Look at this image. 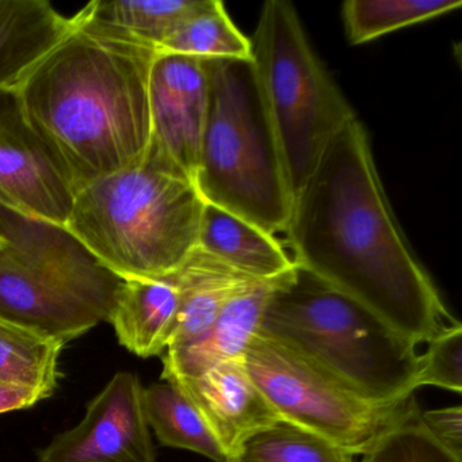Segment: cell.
<instances>
[{
  "instance_id": "obj_4",
  "label": "cell",
  "mask_w": 462,
  "mask_h": 462,
  "mask_svg": "<svg viewBox=\"0 0 462 462\" xmlns=\"http://www.w3.org/2000/svg\"><path fill=\"white\" fill-rule=\"evenodd\" d=\"M261 331L375 402L418 389V346L299 264L275 282Z\"/></svg>"
},
{
  "instance_id": "obj_23",
  "label": "cell",
  "mask_w": 462,
  "mask_h": 462,
  "mask_svg": "<svg viewBox=\"0 0 462 462\" xmlns=\"http://www.w3.org/2000/svg\"><path fill=\"white\" fill-rule=\"evenodd\" d=\"M234 462H356L329 440L280 421L245 442Z\"/></svg>"
},
{
  "instance_id": "obj_9",
  "label": "cell",
  "mask_w": 462,
  "mask_h": 462,
  "mask_svg": "<svg viewBox=\"0 0 462 462\" xmlns=\"http://www.w3.org/2000/svg\"><path fill=\"white\" fill-rule=\"evenodd\" d=\"M134 373L120 372L91 400L85 418L42 448L40 462H158Z\"/></svg>"
},
{
  "instance_id": "obj_27",
  "label": "cell",
  "mask_w": 462,
  "mask_h": 462,
  "mask_svg": "<svg viewBox=\"0 0 462 462\" xmlns=\"http://www.w3.org/2000/svg\"><path fill=\"white\" fill-rule=\"evenodd\" d=\"M47 397L37 389L0 381V413L33 407Z\"/></svg>"
},
{
  "instance_id": "obj_15",
  "label": "cell",
  "mask_w": 462,
  "mask_h": 462,
  "mask_svg": "<svg viewBox=\"0 0 462 462\" xmlns=\"http://www.w3.org/2000/svg\"><path fill=\"white\" fill-rule=\"evenodd\" d=\"M199 248L253 280H275L294 266L277 236L207 202L199 226Z\"/></svg>"
},
{
  "instance_id": "obj_12",
  "label": "cell",
  "mask_w": 462,
  "mask_h": 462,
  "mask_svg": "<svg viewBox=\"0 0 462 462\" xmlns=\"http://www.w3.org/2000/svg\"><path fill=\"white\" fill-rule=\"evenodd\" d=\"M185 392L220 443L226 462L247 440L282 421L248 374L243 358L216 365L193 377L166 378Z\"/></svg>"
},
{
  "instance_id": "obj_6",
  "label": "cell",
  "mask_w": 462,
  "mask_h": 462,
  "mask_svg": "<svg viewBox=\"0 0 462 462\" xmlns=\"http://www.w3.org/2000/svg\"><path fill=\"white\" fill-rule=\"evenodd\" d=\"M250 42L259 93L293 202L332 140L358 117L313 50L291 2H266Z\"/></svg>"
},
{
  "instance_id": "obj_10",
  "label": "cell",
  "mask_w": 462,
  "mask_h": 462,
  "mask_svg": "<svg viewBox=\"0 0 462 462\" xmlns=\"http://www.w3.org/2000/svg\"><path fill=\"white\" fill-rule=\"evenodd\" d=\"M75 191L34 132L18 88H0V202L66 226Z\"/></svg>"
},
{
  "instance_id": "obj_13",
  "label": "cell",
  "mask_w": 462,
  "mask_h": 462,
  "mask_svg": "<svg viewBox=\"0 0 462 462\" xmlns=\"http://www.w3.org/2000/svg\"><path fill=\"white\" fill-rule=\"evenodd\" d=\"M278 278L251 281L232 296L201 337L188 345L166 350L162 380L193 377L216 365L243 358L261 329L264 310Z\"/></svg>"
},
{
  "instance_id": "obj_17",
  "label": "cell",
  "mask_w": 462,
  "mask_h": 462,
  "mask_svg": "<svg viewBox=\"0 0 462 462\" xmlns=\"http://www.w3.org/2000/svg\"><path fill=\"white\" fill-rule=\"evenodd\" d=\"M170 277L180 291V307L167 350L201 337L215 323L232 296L254 281L229 269L199 247Z\"/></svg>"
},
{
  "instance_id": "obj_11",
  "label": "cell",
  "mask_w": 462,
  "mask_h": 462,
  "mask_svg": "<svg viewBox=\"0 0 462 462\" xmlns=\"http://www.w3.org/2000/svg\"><path fill=\"white\" fill-rule=\"evenodd\" d=\"M148 99L151 139L147 155L166 162L194 180L209 105V83L202 59L156 53Z\"/></svg>"
},
{
  "instance_id": "obj_7",
  "label": "cell",
  "mask_w": 462,
  "mask_h": 462,
  "mask_svg": "<svg viewBox=\"0 0 462 462\" xmlns=\"http://www.w3.org/2000/svg\"><path fill=\"white\" fill-rule=\"evenodd\" d=\"M245 365L282 421L354 457L365 456L389 432L420 418L413 394L375 402L261 329L245 351Z\"/></svg>"
},
{
  "instance_id": "obj_26",
  "label": "cell",
  "mask_w": 462,
  "mask_h": 462,
  "mask_svg": "<svg viewBox=\"0 0 462 462\" xmlns=\"http://www.w3.org/2000/svg\"><path fill=\"white\" fill-rule=\"evenodd\" d=\"M421 427L454 458L462 461V407L439 408L420 412Z\"/></svg>"
},
{
  "instance_id": "obj_3",
  "label": "cell",
  "mask_w": 462,
  "mask_h": 462,
  "mask_svg": "<svg viewBox=\"0 0 462 462\" xmlns=\"http://www.w3.org/2000/svg\"><path fill=\"white\" fill-rule=\"evenodd\" d=\"M204 207L191 178L145 155L78 190L66 228L121 280H161L199 247Z\"/></svg>"
},
{
  "instance_id": "obj_16",
  "label": "cell",
  "mask_w": 462,
  "mask_h": 462,
  "mask_svg": "<svg viewBox=\"0 0 462 462\" xmlns=\"http://www.w3.org/2000/svg\"><path fill=\"white\" fill-rule=\"evenodd\" d=\"M178 307L180 291L171 277L124 280L107 321L124 347L151 358L169 347Z\"/></svg>"
},
{
  "instance_id": "obj_18",
  "label": "cell",
  "mask_w": 462,
  "mask_h": 462,
  "mask_svg": "<svg viewBox=\"0 0 462 462\" xmlns=\"http://www.w3.org/2000/svg\"><path fill=\"white\" fill-rule=\"evenodd\" d=\"M143 402L148 426L162 445L193 451L215 462H226L204 416L175 383L162 380L147 386Z\"/></svg>"
},
{
  "instance_id": "obj_28",
  "label": "cell",
  "mask_w": 462,
  "mask_h": 462,
  "mask_svg": "<svg viewBox=\"0 0 462 462\" xmlns=\"http://www.w3.org/2000/svg\"><path fill=\"white\" fill-rule=\"evenodd\" d=\"M0 250H2V242H0Z\"/></svg>"
},
{
  "instance_id": "obj_1",
  "label": "cell",
  "mask_w": 462,
  "mask_h": 462,
  "mask_svg": "<svg viewBox=\"0 0 462 462\" xmlns=\"http://www.w3.org/2000/svg\"><path fill=\"white\" fill-rule=\"evenodd\" d=\"M293 262L416 346L459 323L408 243L358 118L324 152L291 202Z\"/></svg>"
},
{
  "instance_id": "obj_22",
  "label": "cell",
  "mask_w": 462,
  "mask_h": 462,
  "mask_svg": "<svg viewBox=\"0 0 462 462\" xmlns=\"http://www.w3.org/2000/svg\"><path fill=\"white\" fill-rule=\"evenodd\" d=\"M63 345L0 319V381L51 396L58 386Z\"/></svg>"
},
{
  "instance_id": "obj_20",
  "label": "cell",
  "mask_w": 462,
  "mask_h": 462,
  "mask_svg": "<svg viewBox=\"0 0 462 462\" xmlns=\"http://www.w3.org/2000/svg\"><path fill=\"white\" fill-rule=\"evenodd\" d=\"M158 52L197 59H251V42L235 25L220 0H199Z\"/></svg>"
},
{
  "instance_id": "obj_2",
  "label": "cell",
  "mask_w": 462,
  "mask_h": 462,
  "mask_svg": "<svg viewBox=\"0 0 462 462\" xmlns=\"http://www.w3.org/2000/svg\"><path fill=\"white\" fill-rule=\"evenodd\" d=\"M74 18V31L18 91L29 123L77 193L144 161L158 52Z\"/></svg>"
},
{
  "instance_id": "obj_25",
  "label": "cell",
  "mask_w": 462,
  "mask_h": 462,
  "mask_svg": "<svg viewBox=\"0 0 462 462\" xmlns=\"http://www.w3.org/2000/svg\"><path fill=\"white\" fill-rule=\"evenodd\" d=\"M361 462H462L440 448L420 421L405 424L389 432Z\"/></svg>"
},
{
  "instance_id": "obj_5",
  "label": "cell",
  "mask_w": 462,
  "mask_h": 462,
  "mask_svg": "<svg viewBox=\"0 0 462 462\" xmlns=\"http://www.w3.org/2000/svg\"><path fill=\"white\" fill-rule=\"evenodd\" d=\"M209 105L196 182L207 204L229 210L273 236L291 210L280 150L251 59H202Z\"/></svg>"
},
{
  "instance_id": "obj_24",
  "label": "cell",
  "mask_w": 462,
  "mask_h": 462,
  "mask_svg": "<svg viewBox=\"0 0 462 462\" xmlns=\"http://www.w3.org/2000/svg\"><path fill=\"white\" fill-rule=\"evenodd\" d=\"M437 386L446 391L462 392V326L454 324L427 343L419 354L416 388Z\"/></svg>"
},
{
  "instance_id": "obj_19",
  "label": "cell",
  "mask_w": 462,
  "mask_h": 462,
  "mask_svg": "<svg viewBox=\"0 0 462 462\" xmlns=\"http://www.w3.org/2000/svg\"><path fill=\"white\" fill-rule=\"evenodd\" d=\"M197 4L199 0H98L75 15L82 23L148 45L158 52L164 40Z\"/></svg>"
},
{
  "instance_id": "obj_14",
  "label": "cell",
  "mask_w": 462,
  "mask_h": 462,
  "mask_svg": "<svg viewBox=\"0 0 462 462\" xmlns=\"http://www.w3.org/2000/svg\"><path fill=\"white\" fill-rule=\"evenodd\" d=\"M45 0H0V88H18L74 31Z\"/></svg>"
},
{
  "instance_id": "obj_8",
  "label": "cell",
  "mask_w": 462,
  "mask_h": 462,
  "mask_svg": "<svg viewBox=\"0 0 462 462\" xmlns=\"http://www.w3.org/2000/svg\"><path fill=\"white\" fill-rule=\"evenodd\" d=\"M123 281L74 277L21 261L2 247L0 319L64 346L107 321Z\"/></svg>"
},
{
  "instance_id": "obj_21",
  "label": "cell",
  "mask_w": 462,
  "mask_h": 462,
  "mask_svg": "<svg viewBox=\"0 0 462 462\" xmlns=\"http://www.w3.org/2000/svg\"><path fill=\"white\" fill-rule=\"evenodd\" d=\"M461 6V0H347L342 18L348 42L361 45Z\"/></svg>"
}]
</instances>
